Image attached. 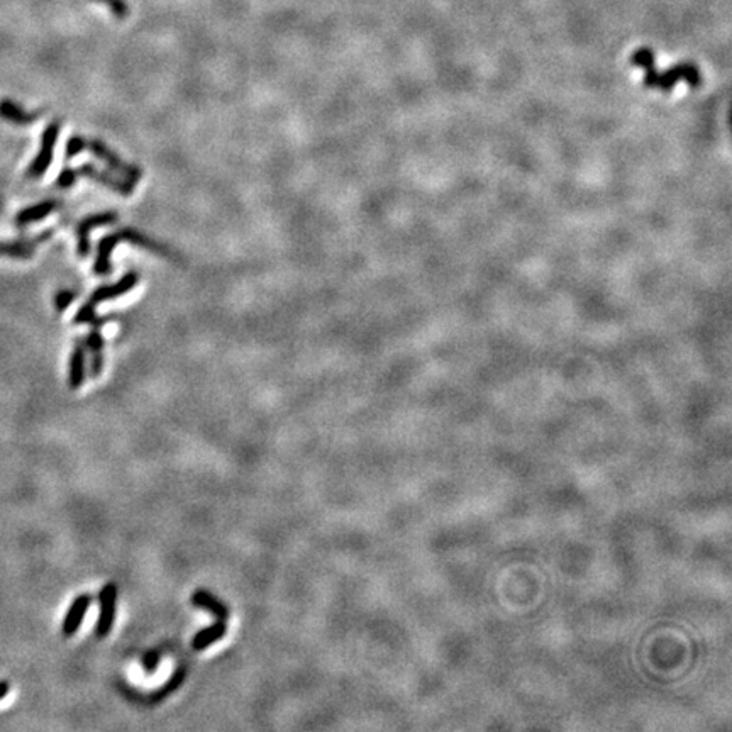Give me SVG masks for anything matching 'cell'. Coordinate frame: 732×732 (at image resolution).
<instances>
[{
    "mask_svg": "<svg viewBox=\"0 0 732 732\" xmlns=\"http://www.w3.org/2000/svg\"><path fill=\"white\" fill-rule=\"evenodd\" d=\"M632 65L641 66L646 71L644 85L648 88H659L663 92H670L680 81H687L690 87L700 85V71L692 63H682V65L671 66L670 70L658 74L654 66V53L651 50H639L632 54Z\"/></svg>",
    "mask_w": 732,
    "mask_h": 732,
    "instance_id": "1",
    "label": "cell"
},
{
    "mask_svg": "<svg viewBox=\"0 0 732 732\" xmlns=\"http://www.w3.org/2000/svg\"><path fill=\"white\" fill-rule=\"evenodd\" d=\"M59 129H62V124H59V121H53L46 126L45 131H42L40 151H37V155L34 156L33 163L29 165V168H28L29 178H41L42 175L48 171V168L51 166V161H53V153H54V146H57Z\"/></svg>",
    "mask_w": 732,
    "mask_h": 732,
    "instance_id": "2",
    "label": "cell"
},
{
    "mask_svg": "<svg viewBox=\"0 0 732 732\" xmlns=\"http://www.w3.org/2000/svg\"><path fill=\"white\" fill-rule=\"evenodd\" d=\"M117 585L112 583V581H109V583L102 586L100 593H98V607H100V612H98V619L95 624V636L98 639H104V637L112 632L115 614H117Z\"/></svg>",
    "mask_w": 732,
    "mask_h": 732,
    "instance_id": "3",
    "label": "cell"
},
{
    "mask_svg": "<svg viewBox=\"0 0 732 732\" xmlns=\"http://www.w3.org/2000/svg\"><path fill=\"white\" fill-rule=\"evenodd\" d=\"M87 148L95 155L98 160H102L107 166L117 171V173L122 175V178L129 180V182L136 183L139 182L141 178V170L136 165H131V163H126L122 158H119L109 146H105L102 141L92 139L87 141Z\"/></svg>",
    "mask_w": 732,
    "mask_h": 732,
    "instance_id": "4",
    "label": "cell"
},
{
    "mask_svg": "<svg viewBox=\"0 0 732 732\" xmlns=\"http://www.w3.org/2000/svg\"><path fill=\"white\" fill-rule=\"evenodd\" d=\"M107 320H109V318H95L90 323V332L87 334V337H85V348L88 349L90 353V375L93 376V378H97V376H100L102 370H104V346H105V341H104V336H102L100 332V327L104 325Z\"/></svg>",
    "mask_w": 732,
    "mask_h": 732,
    "instance_id": "5",
    "label": "cell"
},
{
    "mask_svg": "<svg viewBox=\"0 0 732 732\" xmlns=\"http://www.w3.org/2000/svg\"><path fill=\"white\" fill-rule=\"evenodd\" d=\"M138 284H139V273L138 272H127L126 275H124L121 280L115 281V284L98 286L95 292L90 295L87 306L93 307V309H97L98 303L107 302V301H112V298L121 297V295L131 292V290L134 289V286L138 285Z\"/></svg>",
    "mask_w": 732,
    "mask_h": 732,
    "instance_id": "6",
    "label": "cell"
},
{
    "mask_svg": "<svg viewBox=\"0 0 732 732\" xmlns=\"http://www.w3.org/2000/svg\"><path fill=\"white\" fill-rule=\"evenodd\" d=\"M115 221H117L115 212H98L90 214L83 221L79 222V226H76V251L81 258H85L90 252V231L98 228V226L114 224Z\"/></svg>",
    "mask_w": 732,
    "mask_h": 732,
    "instance_id": "7",
    "label": "cell"
},
{
    "mask_svg": "<svg viewBox=\"0 0 732 732\" xmlns=\"http://www.w3.org/2000/svg\"><path fill=\"white\" fill-rule=\"evenodd\" d=\"M79 175H81V177H87L90 180H95V182L100 183V185H105L109 187L110 190H114L115 194L119 195H124V197H129L132 192H134V183L129 182V180L126 178H117L114 177V175H109L107 171H102L95 168L93 165H90V163H87V165L80 166L79 170Z\"/></svg>",
    "mask_w": 732,
    "mask_h": 732,
    "instance_id": "8",
    "label": "cell"
},
{
    "mask_svg": "<svg viewBox=\"0 0 732 732\" xmlns=\"http://www.w3.org/2000/svg\"><path fill=\"white\" fill-rule=\"evenodd\" d=\"M92 605V595L88 593H80L76 595L75 600L71 602V605L68 607L65 617H63L62 624V632L65 637H71L79 632V629L83 622L85 615Z\"/></svg>",
    "mask_w": 732,
    "mask_h": 732,
    "instance_id": "9",
    "label": "cell"
},
{
    "mask_svg": "<svg viewBox=\"0 0 732 732\" xmlns=\"http://www.w3.org/2000/svg\"><path fill=\"white\" fill-rule=\"evenodd\" d=\"M85 378H87V351L83 342L79 341L71 351L70 363H68V387L71 390H79L83 387Z\"/></svg>",
    "mask_w": 732,
    "mask_h": 732,
    "instance_id": "10",
    "label": "cell"
},
{
    "mask_svg": "<svg viewBox=\"0 0 732 732\" xmlns=\"http://www.w3.org/2000/svg\"><path fill=\"white\" fill-rule=\"evenodd\" d=\"M121 238H119L117 233L109 234V236L102 238L100 243L97 246V258L95 263H93V273L98 277H105L112 273V251L115 250Z\"/></svg>",
    "mask_w": 732,
    "mask_h": 732,
    "instance_id": "11",
    "label": "cell"
},
{
    "mask_svg": "<svg viewBox=\"0 0 732 732\" xmlns=\"http://www.w3.org/2000/svg\"><path fill=\"white\" fill-rule=\"evenodd\" d=\"M228 634V620L216 619V622L211 624V626L200 629L197 634L192 637V649L194 651H204L211 648L212 644L219 643L221 639H224V636Z\"/></svg>",
    "mask_w": 732,
    "mask_h": 732,
    "instance_id": "12",
    "label": "cell"
},
{
    "mask_svg": "<svg viewBox=\"0 0 732 732\" xmlns=\"http://www.w3.org/2000/svg\"><path fill=\"white\" fill-rule=\"evenodd\" d=\"M192 603H194L195 607H199V609L209 612V614L214 615L216 619L228 620L231 615L228 605H226L224 602H221L216 595L205 588L195 590L194 595H192Z\"/></svg>",
    "mask_w": 732,
    "mask_h": 732,
    "instance_id": "13",
    "label": "cell"
},
{
    "mask_svg": "<svg viewBox=\"0 0 732 732\" xmlns=\"http://www.w3.org/2000/svg\"><path fill=\"white\" fill-rule=\"evenodd\" d=\"M119 238L124 239V241H129L134 244V246H139L143 248V250H148V251H153L156 252V255L160 256H165V258H173V252H171L168 248L163 246L161 243L155 241L153 238L146 236V234L139 233L138 229H131V228H124L119 231Z\"/></svg>",
    "mask_w": 732,
    "mask_h": 732,
    "instance_id": "14",
    "label": "cell"
},
{
    "mask_svg": "<svg viewBox=\"0 0 732 732\" xmlns=\"http://www.w3.org/2000/svg\"><path fill=\"white\" fill-rule=\"evenodd\" d=\"M59 207L58 200H45V202L34 204L31 207H25L17 214L16 222L19 226H28L33 224V222H40L50 216L51 212H54Z\"/></svg>",
    "mask_w": 732,
    "mask_h": 732,
    "instance_id": "15",
    "label": "cell"
},
{
    "mask_svg": "<svg viewBox=\"0 0 732 732\" xmlns=\"http://www.w3.org/2000/svg\"><path fill=\"white\" fill-rule=\"evenodd\" d=\"M51 236V231H46L42 236H37L34 241H0V255L11 256L17 260L31 258L34 252V246L37 241H42L45 238Z\"/></svg>",
    "mask_w": 732,
    "mask_h": 732,
    "instance_id": "16",
    "label": "cell"
},
{
    "mask_svg": "<svg viewBox=\"0 0 732 732\" xmlns=\"http://www.w3.org/2000/svg\"><path fill=\"white\" fill-rule=\"evenodd\" d=\"M0 117L11 124H17V126H28V124L36 121L37 114L25 112L19 104L8 100V98H4V100H0Z\"/></svg>",
    "mask_w": 732,
    "mask_h": 732,
    "instance_id": "17",
    "label": "cell"
},
{
    "mask_svg": "<svg viewBox=\"0 0 732 732\" xmlns=\"http://www.w3.org/2000/svg\"><path fill=\"white\" fill-rule=\"evenodd\" d=\"M85 148H87V139H85L83 136H79V134L71 136L66 143L65 156L70 160V158H74L76 155H80L81 151H85Z\"/></svg>",
    "mask_w": 732,
    "mask_h": 732,
    "instance_id": "18",
    "label": "cell"
},
{
    "mask_svg": "<svg viewBox=\"0 0 732 732\" xmlns=\"http://www.w3.org/2000/svg\"><path fill=\"white\" fill-rule=\"evenodd\" d=\"M160 661H161L160 651H156V649L148 651V653L143 656V661H141L144 673H155V671L158 670V666H160Z\"/></svg>",
    "mask_w": 732,
    "mask_h": 732,
    "instance_id": "19",
    "label": "cell"
},
{
    "mask_svg": "<svg viewBox=\"0 0 732 732\" xmlns=\"http://www.w3.org/2000/svg\"><path fill=\"white\" fill-rule=\"evenodd\" d=\"M97 2H102L104 6L110 8V12L117 17V19H124L129 14V7H127L126 0H97Z\"/></svg>",
    "mask_w": 732,
    "mask_h": 732,
    "instance_id": "20",
    "label": "cell"
},
{
    "mask_svg": "<svg viewBox=\"0 0 732 732\" xmlns=\"http://www.w3.org/2000/svg\"><path fill=\"white\" fill-rule=\"evenodd\" d=\"M74 301L75 292H71V290H59V292L54 295V307H57L58 312H63L74 303Z\"/></svg>",
    "mask_w": 732,
    "mask_h": 732,
    "instance_id": "21",
    "label": "cell"
},
{
    "mask_svg": "<svg viewBox=\"0 0 732 732\" xmlns=\"http://www.w3.org/2000/svg\"><path fill=\"white\" fill-rule=\"evenodd\" d=\"M76 178H79V171L74 168H65V170H62V173H59V177L57 180V185L59 188H70L75 185Z\"/></svg>",
    "mask_w": 732,
    "mask_h": 732,
    "instance_id": "22",
    "label": "cell"
},
{
    "mask_svg": "<svg viewBox=\"0 0 732 732\" xmlns=\"http://www.w3.org/2000/svg\"><path fill=\"white\" fill-rule=\"evenodd\" d=\"M8 692H11V683H8L7 680H0V700L6 699Z\"/></svg>",
    "mask_w": 732,
    "mask_h": 732,
    "instance_id": "23",
    "label": "cell"
}]
</instances>
